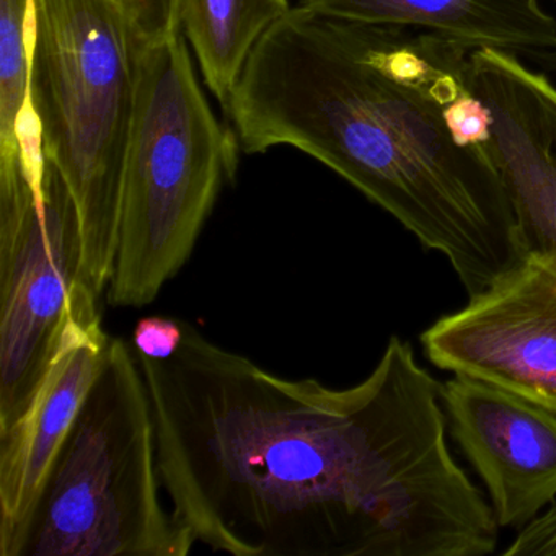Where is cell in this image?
I'll list each match as a JSON object with an SVG mask.
<instances>
[{"label":"cell","instance_id":"cell-1","mask_svg":"<svg viewBox=\"0 0 556 556\" xmlns=\"http://www.w3.org/2000/svg\"><path fill=\"white\" fill-rule=\"evenodd\" d=\"M138 356L172 513L236 556H488L493 507L447 447L442 386L392 337L363 382L288 380L181 320Z\"/></svg>","mask_w":556,"mask_h":556},{"label":"cell","instance_id":"cell-2","mask_svg":"<svg viewBox=\"0 0 556 556\" xmlns=\"http://www.w3.org/2000/svg\"><path fill=\"white\" fill-rule=\"evenodd\" d=\"M470 51L298 5L256 45L226 113L243 152L317 159L442 253L475 295L527 258L486 146L451 125Z\"/></svg>","mask_w":556,"mask_h":556},{"label":"cell","instance_id":"cell-3","mask_svg":"<svg viewBox=\"0 0 556 556\" xmlns=\"http://www.w3.org/2000/svg\"><path fill=\"white\" fill-rule=\"evenodd\" d=\"M142 41L128 0H34L31 103L79 210L84 281L99 299L115 265Z\"/></svg>","mask_w":556,"mask_h":556},{"label":"cell","instance_id":"cell-4","mask_svg":"<svg viewBox=\"0 0 556 556\" xmlns=\"http://www.w3.org/2000/svg\"><path fill=\"white\" fill-rule=\"evenodd\" d=\"M237 148L201 90L184 34L142 41L110 307L151 304L180 271L236 177Z\"/></svg>","mask_w":556,"mask_h":556},{"label":"cell","instance_id":"cell-5","mask_svg":"<svg viewBox=\"0 0 556 556\" xmlns=\"http://www.w3.org/2000/svg\"><path fill=\"white\" fill-rule=\"evenodd\" d=\"M154 416L136 351L112 338L61 445L18 556H185L197 539L161 501Z\"/></svg>","mask_w":556,"mask_h":556},{"label":"cell","instance_id":"cell-6","mask_svg":"<svg viewBox=\"0 0 556 556\" xmlns=\"http://www.w3.org/2000/svg\"><path fill=\"white\" fill-rule=\"evenodd\" d=\"M97 301L60 170L21 159L0 172V431L27 412L74 325L99 314Z\"/></svg>","mask_w":556,"mask_h":556},{"label":"cell","instance_id":"cell-7","mask_svg":"<svg viewBox=\"0 0 556 556\" xmlns=\"http://www.w3.org/2000/svg\"><path fill=\"white\" fill-rule=\"evenodd\" d=\"M439 369L556 413V275L527 260L421 334Z\"/></svg>","mask_w":556,"mask_h":556},{"label":"cell","instance_id":"cell-8","mask_svg":"<svg viewBox=\"0 0 556 556\" xmlns=\"http://www.w3.org/2000/svg\"><path fill=\"white\" fill-rule=\"evenodd\" d=\"M467 74L490 112L488 154L520 247L556 275V87L493 48L470 51Z\"/></svg>","mask_w":556,"mask_h":556},{"label":"cell","instance_id":"cell-9","mask_svg":"<svg viewBox=\"0 0 556 556\" xmlns=\"http://www.w3.org/2000/svg\"><path fill=\"white\" fill-rule=\"evenodd\" d=\"M451 431L500 527H522L556 497V413L473 377L442 386Z\"/></svg>","mask_w":556,"mask_h":556},{"label":"cell","instance_id":"cell-10","mask_svg":"<svg viewBox=\"0 0 556 556\" xmlns=\"http://www.w3.org/2000/svg\"><path fill=\"white\" fill-rule=\"evenodd\" d=\"M112 338L100 315L77 321L27 412L0 431V556H18L31 514Z\"/></svg>","mask_w":556,"mask_h":556},{"label":"cell","instance_id":"cell-11","mask_svg":"<svg viewBox=\"0 0 556 556\" xmlns=\"http://www.w3.org/2000/svg\"><path fill=\"white\" fill-rule=\"evenodd\" d=\"M299 5L353 24L438 35L468 50H556V18L542 0H301Z\"/></svg>","mask_w":556,"mask_h":556},{"label":"cell","instance_id":"cell-12","mask_svg":"<svg viewBox=\"0 0 556 556\" xmlns=\"http://www.w3.org/2000/svg\"><path fill=\"white\" fill-rule=\"evenodd\" d=\"M289 11L288 0H180L181 34L226 112L250 54Z\"/></svg>","mask_w":556,"mask_h":556},{"label":"cell","instance_id":"cell-13","mask_svg":"<svg viewBox=\"0 0 556 556\" xmlns=\"http://www.w3.org/2000/svg\"><path fill=\"white\" fill-rule=\"evenodd\" d=\"M34 0H0V172L21 162L17 122L30 102Z\"/></svg>","mask_w":556,"mask_h":556},{"label":"cell","instance_id":"cell-14","mask_svg":"<svg viewBox=\"0 0 556 556\" xmlns=\"http://www.w3.org/2000/svg\"><path fill=\"white\" fill-rule=\"evenodd\" d=\"M184 338L181 320L165 317H146L135 330L136 353L154 359H167L177 351Z\"/></svg>","mask_w":556,"mask_h":556},{"label":"cell","instance_id":"cell-15","mask_svg":"<svg viewBox=\"0 0 556 556\" xmlns=\"http://www.w3.org/2000/svg\"><path fill=\"white\" fill-rule=\"evenodd\" d=\"M178 4L180 0H128L129 11L142 40H154L180 30Z\"/></svg>","mask_w":556,"mask_h":556},{"label":"cell","instance_id":"cell-16","mask_svg":"<svg viewBox=\"0 0 556 556\" xmlns=\"http://www.w3.org/2000/svg\"><path fill=\"white\" fill-rule=\"evenodd\" d=\"M504 556L519 555H556V503L553 501L549 509L542 516H535L526 523L509 548L504 549Z\"/></svg>","mask_w":556,"mask_h":556},{"label":"cell","instance_id":"cell-17","mask_svg":"<svg viewBox=\"0 0 556 556\" xmlns=\"http://www.w3.org/2000/svg\"><path fill=\"white\" fill-rule=\"evenodd\" d=\"M553 2H555V4H556V0H553Z\"/></svg>","mask_w":556,"mask_h":556}]
</instances>
